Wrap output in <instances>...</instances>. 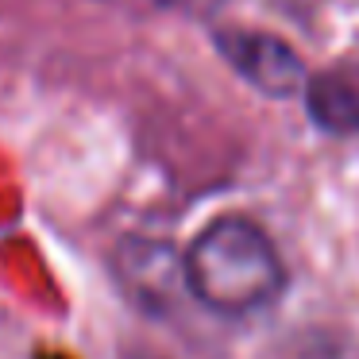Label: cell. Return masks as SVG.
Listing matches in <instances>:
<instances>
[{"label":"cell","mask_w":359,"mask_h":359,"mask_svg":"<svg viewBox=\"0 0 359 359\" xmlns=\"http://www.w3.org/2000/svg\"><path fill=\"white\" fill-rule=\"evenodd\" d=\"M182 286L217 317L271 309L286 290V263L274 240L248 217H220L182 255Z\"/></svg>","instance_id":"obj_1"},{"label":"cell","mask_w":359,"mask_h":359,"mask_svg":"<svg viewBox=\"0 0 359 359\" xmlns=\"http://www.w3.org/2000/svg\"><path fill=\"white\" fill-rule=\"evenodd\" d=\"M217 39V50L228 58L236 74H240L248 86H255L263 97H286L302 93L309 74H305V62L297 58V50L290 43H282L278 35L266 32H251V27H224V32L212 35Z\"/></svg>","instance_id":"obj_2"},{"label":"cell","mask_w":359,"mask_h":359,"mask_svg":"<svg viewBox=\"0 0 359 359\" xmlns=\"http://www.w3.org/2000/svg\"><path fill=\"white\" fill-rule=\"evenodd\" d=\"M309 120L332 135H359V62H344L305 81Z\"/></svg>","instance_id":"obj_3"},{"label":"cell","mask_w":359,"mask_h":359,"mask_svg":"<svg viewBox=\"0 0 359 359\" xmlns=\"http://www.w3.org/2000/svg\"><path fill=\"white\" fill-rule=\"evenodd\" d=\"M39 359H66V355H39Z\"/></svg>","instance_id":"obj_4"}]
</instances>
